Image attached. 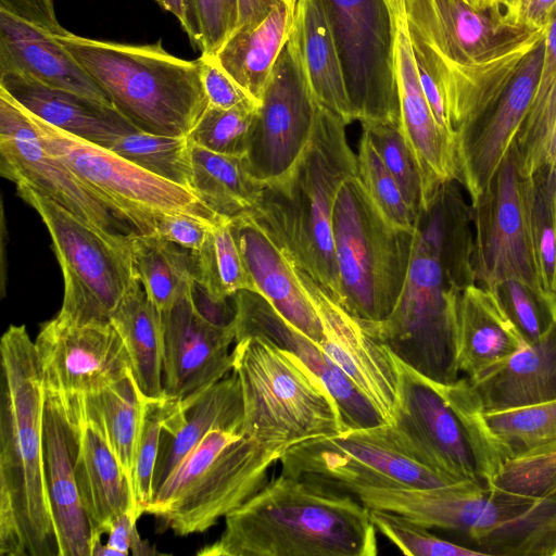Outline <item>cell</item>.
I'll list each match as a JSON object with an SVG mask.
<instances>
[{
  "instance_id": "6da1fadb",
  "label": "cell",
  "mask_w": 556,
  "mask_h": 556,
  "mask_svg": "<svg viewBox=\"0 0 556 556\" xmlns=\"http://www.w3.org/2000/svg\"><path fill=\"white\" fill-rule=\"evenodd\" d=\"M416 62L438 83L455 134L507 85L546 29L515 24L504 5L401 0Z\"/></svg>"
},
{
  "instance_id": "7a4b0ae2",
  "label": "cell",
  "mask_w": 556,
  "mask_h": 556,
  "mask_svg": "<svg viewBox=\"0 0 556 556\" xmlns=\"http://www.w3.org/2000/svg\"><path fill=\"white\" fill-rule=\"evenodd\" d=\"M0 554L58 556L43 454L46 389L24 325L0 341Z\"/></svg>"
},
{
  "instance_id": "3957f363",
  "label": "cell",
  "mask_w": 556,
  "mask_h": 556,
  "mask_svg": "<svg viewBox=\"0 0 556 556\" xmlns=\"http://www.w3.org/2000/svg\"><path fill=\"white\" fill-rule=\"evenodd\" d=\"M202 556H376L369 509L354 496L280 473L228 514Z\"/></svg>"
},
{
  "instance_id": "277c9868",
  "label": "cell",
  "mask_w": 556,
  "mask_h": 556,
  "mask_svg": "<svg viewBox=\"0 0 556 556\" xmlns=\"http://www.w3.org/2000/svg\"><path fill=\"white\" fill-rule=\"evenodd\" d=\"M345 122L315 102L311 139L280 181L265 185L251 213L271 233L292 263L341 306L332 236V213L341 184L357 174Z\"/></svg>"
},
{
  "instance_id": "5b68a950",
  "label": "cell",
  "mask_w": 556,
  "mask_h": 556,
  "mask_svg": "<svg viewBox=\"0 0 556 556\" xmlns=\"http://www.w3.org/2000/svg\"><path fill=\"white\" fill-rule=\"evenodd\" d=\"M54 38L141 131L188 137L208 105L201 58H177L160 41L128 45L67 30Z\"/></svg>"
},
{
  "instance_id": "8992f818",
  "label": "cell",
  "mask_w": 556,
  "mask_h": 556,
  "mask_svg": "<svg viewBox=\"0 0 556 556\" xmlns=\"http://www.w3.org/2000/svg\"><path fill=\"white\" fill-rule=\"evenodd\" d=\"M232 359L242 393L244 435L286 452L301 442L343 432L331 394L291 352L252 336L236 342Z\"/></svg>"
},
{
  "instance_id": "52a82bcc",
  "label": "cell",
  "mask_w": 556,
  "mask_h": 556,
  "mask_svg": "<svg viewBox=\"0 0 556 556\" xmlns=\"http://www.w3.org/2000/svg\"><path fill=\"white\" fill-rule=\"evenodd\" d=\"M283 451L238 429H212L155 491L146 509L177 535L201 533L268 481Z\"/></svg>"
},
{
  "instance_id": "ba28073f",
  "label": "cell",
  "mask_w": 556,
  "mask_h": 556,
  "mask_svg": "<svg viewBox=\"0 0 556 556\" xmlns=\"http://www.w3.org/2000/svg\"><path fill=\"white\" fill-rule=\"evenodd\" d=\"M332 236L341 306L361 320L384 319L405 285L414 231L388 223L354 175L338 190Z\"/></svg>"
},
{
  "instance_id": "9c48e42d",
  "label": "cell",
  "mask_w": 556,
  "mask_h": 556,
  "mask_svg": "<svg viewBox=\"0 0 556 556\" xmlns=\"http://www.w3.org/2000/svg\"><path fill=\"white\" fill-rule=\"evenodd\" d=\"M18 195L41 217L63 273L64 296L56 317L76 324L110 323L138 280L131 239L108 236L26 184Z\"/></svg>"
},
{
  "instance_id": "30bf717a",
  "label": "cell",
  "mask_w": 556,
  "mask_h": 556,
  "mask_svg": "<svg viewBox=\"0 0 556 556\" xmlns=\"http://www.w3.org/2000/svg\"><path fill=\"white\" fill-rule=\"evenodd\" d=\"M439 260L414 230L409 268L392 312L380 321L361 320L365 330L401 362L428 380L459 378L452 292Z\"/></svg>"
},
{
  "instance_id": "8fae6325",
  "label": "cell",
  "mask_w": 556,
  "mask_h": 556,
  "mask_svg": "<svg viewBox=\"0 0 556 556\" xmlns=\"http://www.w3.org/2000/svg\"><path fill=\"white\" fill-rule=\"evenodd\" d=\"M395 358L400 384L392 424L357 431L454 483L470 481L486 486L491 471L469 427L435 382Z\"/></svg>"
},
{
  "instance_id": "7c38bea8",
  "label": "cell",
  "mask_w": 556,
  "mask_h": 556,
  "mask_svg": "<svg viewBox=\"0 0 556 556\" xmlns=\"http://www.w3.org/2000/svg\"><path fill=\"white\" fill-rule=\"evenodd\" d=\"M354 121L401 126L392 0H323Z\"/></svg>"
},
{
  "instance_id": "4fadbf2b",
  "label": "cell",
  "mask_w": 556,
  "mask_h": 556,
  "mask_svg": "<svg viewBox=\"0 0 556 556\" xmlns=\"http://www.w3.org/2000/svg\"><path fill=\"white\" fill-rule=\"evenodd\" d=\"M0 173L14 184L33 187L108 236L131 239L143 235L123 210L80 179L46 148L27 112L2 90Z\"/></svg>"
},
{
  "instance_id": "5bb4252c",
  "label": "cell",
  "mask_w": 556,
  "mask_h": 556,
  "mask_svg": "<svg viewBox=\"0 0 556 556\" xmlns=\"http://www.w3.org/2000/svg\"><path fill=\"white\" fill-rule=\"evenodd\" d=\"M27 114L46 148L80 179L123 210L143 235L155 233L154 217L157 214L184 212L210 220L222 217L207 208L188 188L163 179L108 148Z\"/></svg>"
},
{
  "instance_id": "9a60e30c",
  "label": "cell",
  "mask_w": 556,
  "mask_h": 556,
  "mask_svg": "<svg viewBox=\"0 0 556 556\" xmlns=\"http://www.w3.org/2000/svg\"><path fill=\"white\" fill-rule=\"evenodd\" d=\"M281 473L345 493L362 486L432 488L454 482L357 430L289 447Z\"/></svg>"
},
{
  "instance_id": "2e32d148",
  "label": "cell",
  "mask_w": 556,
  "mask_h": 556,
  "mask_svg": "<svg viewBox=\"0 0 556 556\" xmlns=\"http://www.w3.org/2000/svg\"><path fill=\"white\" fill-rule=\"evenodd\" d=\"M470 205L476 283L495 289L505 281L517 280L552 298L540 287L528 226L523 178L511 149L490 185Z\"/></svg>"
},
{
  "instance_id": "e0dca14e",
  "label": "cell",
  "mask_w": 556,
  "mask_h": 556,
  "mask_svg": "<svg viewBox=\"0 0 556 556\" xmlns=\"http://www.w3.org/2000/svg\"><path fill=\"white\" fill-rule=\"evenodd\" d=\"M315 100L288 42L277 59L254 117L245 159L264 185L282 180L312 136Z\"/></svg>"
},
{
  "instance_id": "ac0fdd59",
  "label": "cell",
  "mask_w": 556,
  "mask_h": 556,
  "mask_svg": "<svg viewBox=\"0 0 556 556\" xmlns=\"http://www.w3.org/2000/svg\"><path fill=\"white\" fill-rule=\"evenodd\" d=\"M46 392L84 396L131 374L125 343L111 323H45L35 341Z\"/></svg>"
},
{
  "instance_id": "d6986e66",
  "label": "cell",
  "mask_w": 556,
  "mask_h": 556,
  "mask_svg": "<svg viewBox=\"0 0 556 556\" xmlns=\"http://www.w3.org/2000/svg\"><path fill=\"white\" fill-rule=\"evenodd\" d=\"M545 38L519 63L504 89L455 132L456 180L475 201L508 155L532 101Z\"/></svg>"
},
{
  "instance_id": "ffe728a7",
  "label": "cell",
  "mask_w": 556,
  "mask_h": 556,
  "mask_svg": "<svg viewBox=\"0 0 556 556\" xmlns=\"http://www.w3.org/2000/svg\"><path fill=\"white\" fill-rule=\"evenodd\" d=\"M162 315L164 395L182 408L232 371L229 348L236 342L235 323L217 326L200 316L189 285Z\"/></svg>"
},
{
  "instance_id": "44dd1931",
  "label": "cell",
  "mask_w": 556,
  "mask_h": 556,
  "mask_svg": "<svg viewBox=\"0 0 556 556\" xmlns=\"http://www.w3.org/2000/svg\"><path fill=\"white\" fill-rule=\"evenodd\" d=\"M296 276L320 319L319 348L370 401L384 424H392L399 405V367L394 354L369 334L302 269Z\"/></svg>"
},
{
  "instance_id": "7402d4cb",
  "label": "cell",
  "mask_w": 556,
  "mask_h": 556,
  "mask_svg": "<svg viewBox=\"0 0 556 556\" xmlns=\"http://www.w3.org/2000/svg\"><path fill=\"white\" fill-rule=\"evenodd\" d=\"M79 412L75 396L46 392L43 454L58 556H91L98 539L84 508L77 480Z\"/></svg>"
},
{
  "instance_id": "603a6c76",
  "label": "cell",
  "mask_w": 556,
  "mask_h": 556,
  "mask_svg": "<svg viewBox=\"0 0 556 556\" xmlns=\"http://www.w3.org/2000/svg\"><path fill=\"white\" fill-rule=\"evenodd\" d=\"M233 299L236 342L252 336L264 337L300 358L331 394L343 432L384 424L370 401L319 345L289 324L263 295L242 290Z\"/></svg>"
},
{
  "instance_id": "cb8c5ba5",
  "label": "cell",
  "mask_w": 556,
  "mask_h": 556,
  "mask_svg": "<svg viewBox=\"0 0 556 556\" xmlns=\"http://www.w3.org/2000/svg\"><path fill=\"white\" fill-rule=\"evenodd\" d=\"M392 7L401 128L419 167L422 210L443 182L456 180L455 137L443 131L433 117L419 80L401 0H392Z\"/></svg>"
},
{
  "instance_id": "d4e9b609",
  "label": "cell",
  "mask_w": 556,
  "mask_h": 556,
  "mask_svg": "<svg viewBox=\"0 0 556 556\" xmlns=\"http://www.w3.org/2000/svg\"><path fill=\"white\" fill-rule=\"evenodd\" d=\"M437 386L473 431L490 464L492 479L509 460L556 448V401L481 412L469 392L466 377L450 384Z\"/></svg>"
},
{
  "instance_id": "484cf974",
  "label": "cell",
  "mask_w": 556,
  "mask_h": 556,
  "mask_svg": "<svg viewBox=\"0 0 556 556\" xmlns=\"http://www.w3.org/2000/svg\"><path fill=\"white\" fill-rule=\"evenodd\" d=\"M230 227L257 292L294 328L321 343L320 319L285 250L251 212L231 218Z\"/></svg>"
},
{
  "instance_id": "4316f807",
  "label": "cell",
  "mask_w": 556,
  "mask_h": 556,
  "mask_svg": "<svg viewBox=\"0 0 556 556\" xmlns=\"http://www.w3.org/2000/svg\"><path fill=\"white\" fill-rule=\"evenodd\" d=\"M0 90L43 122L104 148L139 130L113 105L50 87L24 74L0 71Z\"/></svg>"
},
{
  "instance_id": "83f0119b",
  "label": "cell",
  "mask_w": 556,
  "mask_h": 556,
  "mask_svg": "<svg viewBox=\"0 0 556 556\" xmlns=\"http://www.w3.org/2000/svg\"><path fill=\"white\" fill-rule=\"evenodd\" d=\"M460 372L473 379L523 348V341L493 289L471 283L452 292Z\"/></svg>"
},
{
  "instance_id": "f1b7e54d",
  "label": "cell",
  "mask_w": 556,
  "mask_h": 556,
  "mask_svg": "<svg viewBox=\"0 0 556 556\" xmlns=\"http://www.w3.org/2000/svg\"><path fill=\"white\" fill-rule=\"evenodd\" d=\"M466 379L481 412L556 401V325L480 376Z\"/></svg>"
},
{
  "instance_id": "f546056e",
  "label": "cell",
  "mask_w": 556,
  "mask_h": 556,
  "mask_svg": "<svg viewBox=\"0 0 556 556\" xmlns=\"http://www.w3.org/2000/svg\"><path fill=\"white\" fill-rule=\"evenodd\" d=\"M0 71L113 105L75 58L45 29L0 11Z\"/></svg>"
},
{
  "instance_id": "4dcf8cb0",
  "label": "cell",
  "mask_w": 556,
  "mask_h": 556,
  "mask_svg": "<svg viewBox=\"0 0 556 556\" xmlns=\"http://www.w3.org/2000/svg\"><path fill=\"white\" fill-rule=\"evenodd\" d=\"M242 421L241 387L233 371L182 408L173 401L161 434L153 476L154 493L212 429L241 430Z\"/></svg>"
},
{
  "instance_id": "1f68e13d",
  "label": "cell",
  "mask_w": 556,
  "mask_h": 556,
  "mask_svg": "<svg viewBox=\"0 0 556 556\" xmlns=\"http://www.w3.org/2000/svg\"><path fill=\"white\" fill-rule=\"evenodd\" d=\"M288 45L315 102L354 122L340 59L323 0H296Z\"/></svg>"
},
{
  "instance_id": "d6a6232c",
  "label": "cell",
  "mask_w": 556,
  "mask_h": 556,
  "mask_svg": "<svg viewBox=\"0 0 556 556\" xmlns=\"http://www.w3.org/2000/svg\"><path fill=\"white\" fill-rule=\"evenodd\" d=\"M76 397V396H75ZM77 400V397H76ZM78 405V402H77ZM79 412L76 480L94 534L101 539L110 521L125 511L140 517L134 490L100 427Z\"/></svg>"
},
{
  "instance_id": "836d02e7",
  "label": "cell",
  "mask_w": 556,
  "mask_h": 556,
  "mask_svg": "<svg viewBox=\"0 0 556 556\" xmlns=\"http://www.w3.org/2000/svg\"><path fill=\"white\" fill-rule=\"evenodd\" d=\"M462 188L457 180L443 182L417 214L414 228L458 289L476 283L471 205Z\"/></svg>"
},
{
  "instance_id": "e575fe53",
  "label": "cell",
  "mask_w": 556,
  "mask_h": 556,
  "mask_svg": "<svg viewBox=\"0 0 556 556\" xmlns=\"http://www.w3.org/2000/svg\"><path fill=\"white\" fill-rule=\"evenodd\" d=\"M296 0H283L257 25L236 29L214 55L219 66L261 105L273 67L288 42Z\"/></svg>"
},
{
  "instance_id": "d590c367",
  "label": "cell",
  "mask_w": 556,
  "mask_h": 556,
  "mask_svg": "<svg viewBox=\"0 0 556 556\" xmlns=\"http://www.w3.org/2000/svg\"><path fill=\"white\" fill-rule=\"evenodd\" d=\"M110 323L123 339L132 377L146 399L163 397V315L139 279L124 296Z\"/></svg>"
},
{
  "instance_id": "8d00e7d4",
  "label": "cell",
  "mask_w": 556,
  "mask_h": 556,
  "mask_svg": "<svg viewBox=\"0 0 556 556\" xmlns=\"http://www.w3.org/2000/svg\"><path fill=\"white\" fill-rule=\"evenodd\" d=\"M192 191L215 214L231 219L253 211L265 185L250 172L245 155L213 152L191 142Z\"/></svg>"
},
{
  "instance_id": "74e56055",
  "label": "cell",
  "mask_w": 556,
  "mask_h": 556,
  "mask_svg": "<svg viewBox=\"0 0 556 556\" xmlns=\"http://www.w3.org/2000/svg\"><path fill=\"white\" fill-rule=\"evenodd\" d=\"M76 397L83 415L102 430L134 490L137 444L146 397L132 374L100 392Z\"/></svg>"
},
{
  "instance_id": "f35d334b",
  "label": "cell",
  "mask_w": 556,
  "mask_h": 556,
  "mask_svg": "<svg viewBox=\"0 0 556 556\" xmlns=\"http://www.w3.org/2000/svg\"><path fill=\"white\" fill-rule=\"evenodd\" d=\"M556 128V9L547 26L545 54L536 88L511 150L522 178L544 166V157Z\"/></svg>"
},
{
  "instance_id": "ab89813d",
  "label": "cell",
  "mask_w": 556,
  "mask_h": 556,
  "mask_svg": "<svg viewBox=\"0 0 556 556\" xmlns=\"http://www.w3.org/2000/svg\"><path fill=\"white\" fill-rule=\"evenodd\" d=\"M131 250L147 295L162 312L168 309L194 278L193 252L156 233L132 237Z\"/></svg>"
},
{
  "instance_id": "60d3db41",
  "label": "cell",
  "mask_w": 556,
  "mask_h": 556,
  "mask_svg": "<svg viewBox=\"0 0 556 556\" xmlns=\"http://www.w3.org/2000/svg\"><path fill=\"white\" fill-rule=\"evenodd\" d=\"M523 190L540 287L556 298V172L541 167L523 178Z\"/></svg>"
},
{
  "instance_id": "b9f144b4",
  "label": "cell",
  "mask_w": 556,
  "mask_h": 556,
  "mask_svg": "<svg viewBox=\"0 0 556 556\" xmlns=\"http://www.w3.org/2000/svg\"><path fill=\"white\" fill-rule=\"evenodd\" d=\"M193 261L194 279L218 300L242 290L257 292L228 218L222 217L211 227L202 248L193 252Z\"/></svg>"
},
{
  "instance_id": "7bdbcfd3",
  "label": "cell",
  "mask_w": 556,
  "mask_h": 556,
  "mask_svg": "<svg viewBox=\"0 0 556 556\" xmlns=\"http://www.w3.org/2000/svg\"><path fill=\"white\" fill-rule=\"evenodd\" d=\"M108 149L192 191L191 141L188 137L138 130L117 138Z\"/></svg>"
},
{
  "instance_id": "ee69618b",
  "label": "cell",
  "mask_w": 556,
  "mask_h": 556,
  "mask_svg": "<svg viewBox=\"0 0 556 556\" xmlns=\"http://www.w3.org/2000/svg\"><path fill=\"white\" fill-rule=\"evenodd\" d=\"M362 127L417 217L422 206L421 176L401 126L366 121Z\"/></svg>"
},
{
  "instance_id": "f6af8a7d",
  "label": "cell",
  "mask_w": 556,
  "mask_h": 556,
  "mask_svg": "<svg viewBox=\"0 0 556 556\" xmlns=\"http://www.w3.org/2000/svg\"><path fill=\"white\" fill-rule=\"evenodd\" d=\"M356 160V175L381 215L392 226L413 232L416 216L365 132L359 140Z\"/></svg>"
},
{
  "instance_id": "bcb514c9",
  "label": "cell",
  "mask_w": 556,
  "mask_h": 556,
  "mask_svg": "<svg viewBox=\"0 0 556 556\" xmlns=\"http://www.w3.org/2000/svg\"><path fill=\"white\" fill-rule=\"evenodd\" d=\"M258 108L207 105L188 138L194 144L228 155H245Z\"/></svg>"
},
{
  "instance_id": "7dc6e473",
  "label": "cell",
  "mask_w": 556,
  "mask_h": 556,
  "mask_svg": "<svg viewBox=\"0 0 556 556\" xmlns=\"http://www.w3.org/2000/svg\"><path fill=\"white\" fill-rule=\"evenodd\" d=\"M493 290L527 344L538 341L556 325V299L517 280L505 281Z\"/></svg>"
},
{
  "instance_id": "c3c4849f",
  "label": "cell",
  "mask_w": 556,
  "mask_h": 556,
  "mask_svg": "<svg viewBox=\"0 0 556 556\" xmlns=\"http://www.w3.org/2000/svg\"><path fill=\"white\" fill-rule=\"evenodd\" d=\"M378 532L408 556H480L479 549L469 548L434 535L430 529L397 514L369 509Z\"/></svg>"
},
{
  "instance_id": "681fc988",
  "label": "cell",
  "mask_w": 556,
  "mask_h": 556,
  "mask_svg": "<svg viewBox=\"0 0 556 556\" xmlns=\"http://www.w3.org/2000/svg\"><path fill=\"white\" fill-rule=\"evenodd\" d=\"M173 401L166 396L144 399L137 444L134 493L141 516L153 498V476L166 415Z\"/></svg>"
},
{
  "instance_id": "f907efd6",
  "label": "cell",
  "mask_w": 556,
  "mask_h": 556,
  "mask_svg": "<svg viewBox=\"0 0 556 556\" xmlns=\"http://www.w3.org/2000/svg\"><path fill=\"white\" fill-rule=\"evenodd\" d=\"M486 486L534 498L554 496L556 448L507 462Z\"/></svg>"
},
{
  "instance_id": "816d5d0a",
  "label": "cell",
  "mask_w": 556,
  "mask_h": 556,
  "mask_svg": "<svg viewBox=\"0 0 556 556\" xmlns=\"http://www.w3.org/2000/svg\"><path fill=\"white\" fill-rule=\"evenodd\" d=\"M201 34V55L214 56L235 31L238 0H193Z\"/></svg>"
},
{
  "instance_id": "f5cc1de1",
  "label": "cell",
  "mask_w": 556,
  "mask_h": 556,
  "mask_svg": "<svg viewBox=\"0 0 556 556\" xmlns=\"http://www.w3.org/2000/svg\"><path fill=\"white\" fill-rule=\"evenodd\" d=\"M218 219L210 220L184 212L157 214L154 217L155 233L166 241L198 252L202 248L208 230Z\"/></svg>"
},
{
  "instance_id": "db71d44e",
  "label": "cell",
  "mask_w": 556,
  "mask_h": 556,
  "mask_svg": "<svg viewBox=\"0 0 556 556\" xmlns=\"http://www.w3.org/2000/svg\"><path fill=\"white\" fill-rule=\"evenodd\" d=\"M202 79L208 105L219 109L258 108L254 101L216 62L214 56L201 55Z\"/></svg>"
},
{
  "instance_id": "11a10c76",
  "label": "cell",
  "mask_w": 556,
  "mask_h": 556,
  "mask_svg": "<svg viewBox=\"0 0 556 556\" xmlns=\"http://www.w3.org/2000/svg\"><path fill=\"white\" fill-rule=\"evenodd\" d=\"M138 517L132 511H125L114 517L106 529L109 539L106 544L128 556L131 552L135 556L157 555L159 552L142 540L137 531Z\"/></svg>"
},
{
  "instance_id": "9f6ffc18",
  "label": "cell",
  "mask_w": 556,
  "mask_h": 556,
  "mask_svg": "<svg viewBox=\"0 0 556 556\" xmlns=\"http://www.w3.org/2000/svg\"><path fill=\"white\" fill-rule=\"evenodd\" d=\"M0 11L54 36L66 31L56 20L53 0H0Z\"/></svg>"
},
{
  "instance_id": "6f0895ef",
  "label": "cell",
  "mask_w": 556,
  "mask_h": 556,
  "mask_svg": "<svg viewBox=\"0 0 556 556\" xmlns=\"http://www.w3.org/2000/svg\"><path fill=\"white\" fill-rule=\"evenodd\" d=\"M189 296L197 313L205 320L217 326L235 323L236 305L233 296L218 300L211 295L203 285L192 278L189 283Z\"/></svg>"
},
{
  "instance_id": "680465c9",
  "label": "cell",
  "mask_w": 556,
  "mask_h": 556,
  "mask_svg": "<svg viewBox=\"0 0 556 556\" xmlns=\"http://www.w3.org/2000/svg\"><path fill=\"white\" fill-rule=\"evenodd\" d=\"M556 9V0H513L505 10L518 25L533 29H546Z\"/></svg>"
},
{
  "instance_id": "91938a15",
  "label": "cell",
  "mask_w": 556,
  "mask_h": 556,
  "mask_svg": "<svg viewBox=\"0 0 556 556\" xmlns=\"http://www.w3.org/2000/svg\"><path fill=\"white\" fill-rule=\"evenodd\" d=\"M156 2L179 21L193 47L200 50L201 34L193 0H156Z\"/></svg>"
},
{
  "instance_id": "94428289",
  "label": "cell",
  "mask_w": 556,
  "mask_h": 556,
  "mask_svg": "<svg viewBox=\"0 0 556 556\" xmlns=\"http://www.w3.org/2000/svg\"><path fill=\"white\" fill-rule=\"evenodd\" d=\"M281 1L283 0H238L236 29L251 28L257 25Z\"/></svg>"
},
{
  "instance_id": "6125c7cd",
  "label": "cell",
  "mask_w": 556,
  "mask_h": 556,
  "mask_svg": "<svg viewBox=\"0 0 556 556\" xmlns=\"http://www.w3.org/2000/svg\"><path fill=\"white\" fill-rule=\"evenodd\" d=\"M544 166L556 172V128L551 137L544 157Z\"/></svg>"
},
{
  "instance_id": "be15d7a7",
  "label": "cell",
  "mask_w": 556,
  "mask_h": 556,
  "mask_svg": "<svg viewBox=\"0 0 556 556\" xmlns=\"http://www.w3.org/2000/svg\"><path fill=\"white\" fill-rule=\"evenodd\" d=\"M471 7L478 10H488L497 5H504L505 0H466Z\"/></svg>"
},
{
  "instance_id": "e7e4bbea",
  "label": "cell",
  "mask_w": 556,
  "mask_h": 556,
  "mask_svg": "<svg viewBox=\"0 0 556 556\" xmlns=\"http://www.w3.org/2000/svg\"><path fill=\"white\" fill-rule=\"evenodd\" d=\"M513 0H505V3H504V7L507 5L509 2H511Z\"/></svg>"
}]
</instances>
